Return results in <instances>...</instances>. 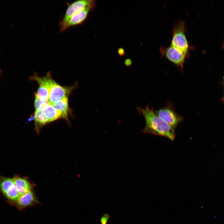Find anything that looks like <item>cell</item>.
Segmentation results:
<instances>
[{
    "label": "cell",
    "instance_id": "17",
    "mask_svg": "<svg viewBox=\"0 0 224 224\" xmlns=\"http://www.w3.org/2000/svg\"><path fill=\"white\" fill-rule=\"evenodd\" d=\"M124 63L126 66L128 67L132 65V61L130 59L127 58L125 60Z\"/></svg>",
    "mask_w": 224,
    "mask_h": 224
},
{
    "label": "cell",
    "instance_id": "20",
    "mask_svg": "<svg viewBox=\"0 0 224 224\" xmlns=\"http://www.w3.org/2000/svg\"><path fill=\"white\" fill-rule=\"evenodd\" d=\"M222 48L223 49H224V43L223 44L222 46Z\"/></svg>",
    "mask_w": 224,
    "mask_h": 224
},
{
    "label": "cell",
    "instance_id": "6",
    "mask_svg": "<svg viewBox=\"0 0 224 224\" xmlns=\"http://www.w3.org/2000/svg\"><path fill=\"white\" fill-rule=\"evenodd\" d=\"M31 79L37 81L39 86L35 94L41 100H48L50 90L55 82L51 77L49 72L44 77H41L35 74L30 77Z\"/></svg>",
    "mask_w": 224,
    "mask_h": 224
},
{
    "label": "cell",
    "instance_id": "15",
    "mask_svg": "<svg viewBox=\"0 0 224 224\" xmlns=\"http://www.w3.org/2000/svg\"><path fill=\"white\" fill-rule=\"evenodd\" d=\"M34 106L35 110L43 109L44 106L48 103V100H41L35 94Z\"/></svg>",
    "mask_w": 224,
    "mask_h": 224
},
{
    "label": "cell",
    "instance_id": "10",
    "mask_svg": "<svg viewBox=\"0 0 224 224\" xmlns=\"http://www.w3.org/2000/svg\"><path fill=\"white\" fill-rule=\"evenodd\" d=\"M38 202L37 197L32 189L20 196L16 201L12 205L19 210H22L37 203Z\"/></svg>",
    "mask_w": 224,
    "mask_h": 224
},
{
    "label": "cell",
    "instance_id": "5",
    "mask_svg": "<svg viewBox=\"0 0 224 224\" xmlns=\"http://www.w3.org/2000/svg\"><path fill=\"white\" fill-rule=\"evenodd\" d=\"M0 191L11 204L16 202L19 197L13 178L0 176Z\"/></svg>",
    "mask_w": 224,
    "mask_h": 224
},
{
    "label": "cell",
    "instance_id": "19",
    "mask_svg": "<svg viewBox=\"0 0 224 224\" xmlns=\"http://www.w3.org/2000/svg\"><path fill=\"white\" fill-rule=\"evenodd\" d=\"M222 85H223V87L224 94H223V96L221 98V100L224 104V77H223V81L222 82Z\"/></svg>",
    "mask_w": 224,
    "mask_h": 224
},
{
    "label": "cell",
    "instance_id": "13",
    "mask_svg": "<svg viewBox=\"0 0 224 224\" xmlns=\"http://www.w3.org/2000/svg\"><path fill=\"white\" fill-rule=\"evenodd\" d=\"M52 105L60 113L61 118L68 121V116L70 112L68 97L64 98L58 102Z\"/></svg>",
    "mask_w": 224,
    "mask_h": 224
},
{
    "label": "cell",
    "instance_id": "16",
    "mask_svg": "<svg viewBox=\"0 0 224 224\" xmlns=\"http://www.w3.org/2000/svg\"><path fill=\"white\" fill-rule=\"evenodd\" d=\"M109 218V216L107 214H105L101 217L100 222L102 224H106Z\"/></svg>",
    "mask_w": 224,
    "mask_h": 224
},
{
    "label": "cell",
    "instance_id": "4",
    "mask_svg": "<svg viewBox=\"0 0 224 224\" xmlns=\"http://www.w3.org/2000/svg\"><path fill=\"white\" fill-rule=\"evenodd\" d=\"M160 51L164 57L183 70V65L188 55L170 45L168 46H162Z\"/></svg>",
    "mask_w": 224,
    "mask_h": 224
},
{
    "label": "cell",
    "instance_id": "2",
    "mask_svg": "<svg viewBox=\"0 0 224 224\" xmlns=\"http://www.w3.org/2000/svg\"><path fill=\"white\" fill-rule=\"evenodd\" d=\"M186 30V25L184 21H179L175 22L173 26L170 45L189 55V50L191 47L185 34Z\"/></svg>",
    "mask_w": 224,
    "mask_h": 224
},
{
    "label": "cell",
    "instance_id": "1",
    "mask_svg": "<svg viewBox=\"0 0 224 224\" xmlns=\"http://www.w3.org/2000/svg\"><path fill=\"white\" fill-rule=\"evenodd\" d=\"M137 109L145 120V127L142 133L164 137L174 141L175 137V128L158 117L153 111V108L150 109L147 105L145 108L139 107Z\"/></svg>",
    "mask_w": 224,
    "mask_h": 224
},
{
    "label": "cell",
    "instance_id": "3",
    "mask_svg": "<svg viewBox=\"0 0 224 224\" xmlns=\"http://www.w3.org/2000/svg\"><path fill=\"white\" fill-rule=\"evenodd\" d=\"M96 3L95 0H82L76 1L69 3L60 22V27L63 26L69 19L76 13L86 9L92 11L96 5Z\"/></svg>",
    "mask_w": 224,
    "mask_h": 224
},
{
    "label": "cell",
    "instance_id": "18",
    "mask_svg": "<svg viewBox=\"0 0 224 224\" xmlns=\"http://www.w3.org/2000/svg\"><path fill=\"white\" fill-rule=\"evenodd\" d=\"M118 53L119 55L121 56H124L125 54L124 50L122 48H119L118 49Z\"/></svg>",
    "mask_w": 224,
    "mask_h": 224
},
{
    "label": "cell",
    "instance_id": "8",
    "mask_svg": "<svg viewBox=\"0 0 224 224\" xmlns=\"http://www.w3.org/2000/svg\"><path fill=\"white\" fill-rule=\"evenodd\" d=\"M77 87L75 85L70 87H63L55 82L49 91V103L52 104L58 102L64 98L68 97L72 90Z\"/></svg>",
    "mask_w": 224,
    "mask_h": 224
},
{
    "label": "cell",
    "instance_id": "11",
    "mask_svg": "<svg viewBox=\"0 0 224 224\" xmlns=\"http://www.w3.org/2000/svg\"><path fill=\"white\" fill-rule=\"evenodd\" d=\"M13 179L19 196L32 189V185L27 178L16 175Z\"/></svg>",
    "mask_w": 224,
    "mask_h": 224
},
{
    "label": "cell",
    "instance_id": "9",
    "mask_svg": "<svg viewBox=\"0 0 224 224\" xmlns=\"http://www.w3.org/2000/svg\"><path fill=\"white\" fill-rule=\"evenodd\" d=\"M91 11L86 9L74 14L63 26L60 27V32H63L71 27L82 24L86 19L89 12Z\"/></svg>",
    "mask_w": 224,
    "mask_h": 224
},
{
    "label": "cell",
    "instance_id": "12",
    "mask_svg": "<svg viewBox=\"0 0 224 224\" xmlns=\"http://www.w3.org/2000/svg\"><path fill=\"white\" fill-rule=\"evenodd\" d=\"M42 112L49 123L61 118L60 113L51 104L49 103L44 106Z\"/></svg>",
    "mask_w": 224,
    "mask_h": 224
},
{
    "label": "cell",
    "instance_id": "14",
    "mask_svg": "<svg viewBox=\"0 0 224 224\" xmlns=\"http://www.w3.org/2000/svg\"><path fill=\"white\" fill-rule=\"evenodd\" d=\"M42 110H35L33 116L31 118L35 121L36 128L37 131L40 128L49 123L48 119L44 115Z\"/></svg>",
    "mask_w": 224,
    "mask_h": 224
},
{
    "label": "cell",
    "instance_id": "7",
    "mask_svg": "<svg viewBox=\"0 0 224 224\" xmlns=\"http://www.w3.org/2000/svg\"><path fill=\"white\" fill-rule=\"evenodd\" d=\"M154 112L160 118L175 128L183 119L181 115L175 111L172 105L170 104Z\"/></svg>",
    "mask_w": 224,
    "mask_h": 224
}]
</instances>
